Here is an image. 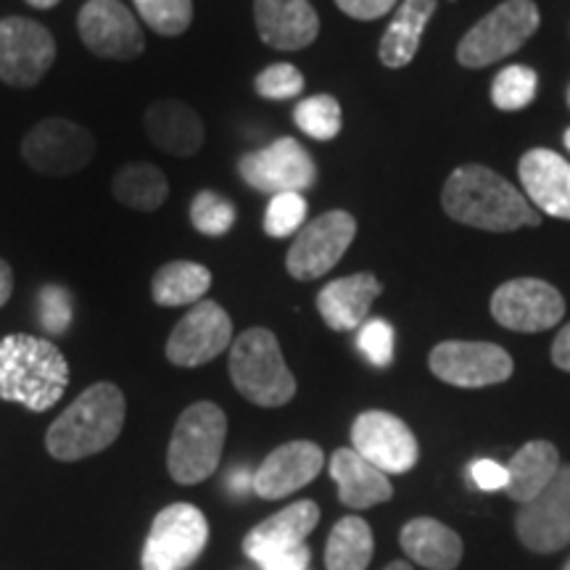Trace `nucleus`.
Here are the masks:
<instances>
[{"label":"nucleus","mask_w":570,"mask_h":570,"mask_svg":"<svg viewBox=\"0 0 570 570\" xmlns=\"http://www.w3.org/2000/svg\"><path fill=\"white\" fill-rule=\"evenodd\" d=\"M441 204L454 223L489 233L539 227L541 214L515 185L483 164L458 167L441 190Z\"/></svg>","instance_id":"obj_1"},{"label":"nucleus","mask_w":570,"mask_h":570,"mask_svg":"<svg viewBox=\"0 0 570 570\" xmlns=\"http://www.w3.org/2000/svg\"><path fill=\"white\" fill-rule=\"evenodd\" d=\"M69 386V365L51 341L13 333L0 341V399L46 412Z\"/></svg>","instance_id":"obj_2"},{"label":"nucleus","mask_w":570,"mask_h":570,"mask_svg":"<svg viewBox=\"0 0 570 570\" xmlns=\"http://www.w3.org/2000/svg\"><path fill=\"white\" fill-rule=\"evenodd\" d=\"M127 402L114 383H96L82 391L46 433L53 460L77 462L109 449L125 428Z\"/></svg>","instance_id":"obj_3"},{"label":"nucleus","mask_w":570,"mask_h":570,"mask_svg":"<svg viewBox=\"0 0 570 570\" xmlns=\"http://www.w3.org/2000/svg\"><path fill=\"white\" fill-rule=\"evenodd\" d=\"M227 370L233 386L256 407H283L296 396V377L267 327H252L233 341Z\"/></svg>","instance_id":"obj_4"},{"label":"nucleus","mask_w":570,"mask_h":570,"mask_svg":"<svg viewBox=\"0 0 570 570\" xmlns=\"http://www.w3.org/2000/svg\"><path fill=\"white\" fill-rule=\"evenodd\" d=\"M227 417L214 402H196L177 420L169 441V475L183 487H196L209 479L223 458Z\"/></svg>","instance_id":"obj_5"},{"label":"nucleus","mask_w":570,"mask_h":570,"mask_svg":"<svg viewBox=\"0 0 570 570\" xmlns=\"http://www.w3.org/2000/svg\"><path fill=\"white\" fill-rule=\"evenodd\" d=\"M539 6L533 0H504L487 13L458 46V61L468 69H483L520 51L539 30Z\"/></svg>","instance_id":"obj_6"},{"label":"nucleus","mask_w":570,"mask_h":570,"mask_svg":"<svg viewBox=\"0 0 570 570\" xmlns=\"http://www.w3.org/2000/svg\"><path fill=\"white\" fill-rule=\"evenodd\" d=\"M209 544V520L196 504L177 502L156 515L146 547L142 570H188Z\"/></svg>","instance_id":"obj_7"},{"label":"nucleus","mask_w":570,"mask_h":570,"mask_svg":"<svg viewBox=\"0 0 570 570\" xmlns=\"http://www.w3.org/2000/svg\"><path fill=\"white\" fill-rule=\"evenodd\" d=\"M21 156L35 173L67 177L88 167L96 156V138L82 125L63 117H48L24 135Z\"/></svg>","instance_id":"obj_8"},{"label":"nucleus","mask_w":570,"mask_h":570,"mask_svg":"<svg viewBox=\"0 0 570 570\" xmlns=\"http://www.w3.org/2000/svg\"><path fill=\"white\" fill-rule=\"evenodd\" d=\"M356 235V219L344 209L320 214L296 233L294 246L285 256L288 275L296 281H317L344 259Z\"/></svg>","instance_id":"obj_9"},{"label":"nucleus","mask_w":570,"mask_h":570,"mask_svg":"<svg viewBox=\"0 0 570 570\" xmlns=\"http://www.w3.org/2000/svg\"><path fill=\"white\" fill-rule=\"evenodd\" d=\"M56 61V40L48 27L24 17L0 19V82L35 88Z\"/></svg>","instance_id":"obj_10"},{"label":"nucleus","mask_w":570,"mask_h":570,"mask_svg":"<svg viewBox=\"0 0 570 570\" xmlns=\"http://www.w3.org/2000/svg\"><path fill=\"white\" fill-rule=\"evenodd\" d=\"M238 173L246 185L269 196L302 194L317 180L315 159L294 138H277L259 151L246 154L238 161Z\"/></svg>","instance_id":"obj_11"},{"label":"nucleus","mask_w":570,"mask_h":570,"mask_svg":"<svg viewBox=\"0 0 570 570\" xmlns=\"http://www.w3.org/2000/svg\"><path fill=\"white\" fill-rule=\"evenodd\" d=\"M431 373L458 389H483L512 375V356L487 341H444L428 356Z\"/></svg>","instance_id":"obj_12"},{"label":"nucleus","mask_w":570,"mask_h":570,"mask_svg":"<svg viewBox=\"0 0 570 570\" xmlns=\"http://www.w3.org/2000/svg\"><path fill=\"white\" fill-rule=\"evenodd\" d=\"M491 315L508 331L541 333L558 325L566 315V298L550 283L537 277H518L494 291Z\"/></svg>","instance_id":"obj_13"},{"label":"nucleus","mask_w":570,"mask_h":570,"mask_svg":"<svg viewBox=\"0 0 570 570\" xmlns=\"http://www.w3.org/2000/svg\"><path fill=\"white\" fill-rule=\"evenodd\" d=\"M233 344V320L212 298H204L185 312L167 338V360L177 367H202L217 360Z\"/></svg>","instance_id":"obj_14"},{"label":"nucleus","mask_w":570,"mask_h":570,"mask_svg":"<svg viewBox=\"0 0 570 570\" xmlns=\"http://www.w3.org/2000/svg\"><path fill=\"white\" fill-rule=\"evenodd\" d=\"M518 537L531 552H558L570 544V465H560L547 489L520 504Z\"/></svg>","instance_id":"obj_15"},{"label":"nucleus","mask_w":570,"mask_h":570,"mask_svg":"<svg viewBox=\"0 0 570 570\" xmlns=\"http://www.w3.org/2000/svg\"><path fill=\"white\" fill-rule=\"evenodd\" d=\"M352 449L386 475H402L415 468L420 446L404 420L391 412H362L352 425Z\"/></svg>","instance_id":"obj_16"},{"label":"nucleus","mask_w":570,"mask_h":570,"mask_svg":"<svg viewBox=\"0 0 570 570\" xmlns=\"http://www.w3.org/2000/svg\"><path fill=\"white\" fill-rule=\"evenodd\" d=\"M77 30L88 51L101 59L132 61L146 48L138 19L119 0H88L77 17Z\"/></svg>","instance_id":"obj_17"},{"label":"nucleus","mask_w":570,"mask_h":570,"mask_svg":"<svg viewBox=\"0 0 570 570\" xmlns=\"http://www.w3.org/2000/svg\"><path fill=\"white\" fill-rule=\"evenodd\" d=\"M325 465L323 449L312 441H288L269 452L254 470V491L262 499H283L317 479Z\"/></svg>","instance_id":"obj_18"},{"label":"nucleus","mask_w":570,"mask_h":570,"mask_svg":"<svg viewBox=\"0 0 570 570\" xmlns=\"http://www.w3.org/2000/svg\"><path fill=\"white\" fill-rule=\"evenodd\" d=\"M259 38L275 51H302L320 35V17L309 0H254Z\"/></svg>","instance_id":"obj_19"},{"label":"nucleus","mask_w":570,"mask_h":570,"mask_svg":"<svg viewBox=\"0 0 570 570\" xmlns=\"http://www.w3.org/2000/svg\"><path fill=\"white\" fill-rule=\"evenodd\" d=\"M518 175L533 209L570 223V161L550 148H531L520 159Z\"/></svg>","instance_id":"obj_20"},{"label":"nucleus","mask_w":570,"mask_h":570,"mask_svg":"<svg viewBox=\"0 0 570 570\" xmlns=\"http://www.w3.org/2000/svg\"><path fill=\"white\" fill-rule=\"evenodd\" d=\"M320 523V508L309 499L288 504V508L275 512L273 518L262 520L256 529L246 533L244 552L248 560L262 562L273 554L294 552L304 547L306 537L317 529Z\"/></svg>","instance_id":"obj_21"},{"label":"nucleus","mask_w":570,"mask_h":570,"mask_svg":"<svg viewBox=\"0 0 570 570\" xmlns=\"http://www.w3.org/2000/svg\"><path fill=\"white\" fill-rule=\"evenodd\" d=\"M142 127L159 151L188 159L202 151L206 130L202 117L188 104L175 98H159L142 114Z\"/></svg>","instance_id":"obj_22"},{"label":"nucleus","mask_w":570,"mask_h":570,"mask_svg":"<svg viewBox=\"0 0 570 570\" xmlns=\"http://www.w3.org/2000/svg\"><path fill=\"white\" fill-rule=\"evenodd\" d=\"M383 285L373 273H356L327 283L317 294V309L331 331H356L370 315V306L381 296Z\"/></svg>","instance_id":"obj_23"},{"label":"nucleus","mask_w":570,"mask_h":570,"mask_svg":"<svg viewBox=\"0 0 570 570\" xmlns=\"http://www.w3.org/2000/svg\"><path fill=\"white\" fill-rule=\"evenodd\" d=\"M331 479L338 487L341 504L352 510H367L375 504L389 502L394 497L389 475L375 465H370L365 458L354 449H338L331 458Z\"/></svg>","instance_id":"obj_24"},{"label":"nucleus","mask_w":570,"mask_h":570,"mask_svg":"<svg viewBox=\"0 0 570 570\" xmlns=\"http://www.w3.org/2000/svg\"><path fill=\"white\" fill-rule=\"evenodd\" d=\"M402 550L428 570H454L462 560V539L433 518H415L399 533Z\"/></svg>","instance_id":"obj_25"},{"label":"nucleus","mask_w":570,"mask_h":570,"mask_svg":"<svg viewBox=\"0 0 570 570\" xmlns=\"http://www.w3.org/2000/svg\"><path fill=\"white\" fill-rule=\"evenodd\" d=\"M436 6L439 0H402L394 19H391V24L386 27L381 48H377L383 67L402 69L412 63V59L417 56L428 21L436 13Z\"/></svg>","instance_id":"obj_26"},{"label":"nucleus","mask_w":570,"mask_h":570,"mask_svg":"<svg viewBox=\"0 0 570 570\" xmlns=\"http://www.w3.org/2000/svg\"><path fill=\"white\" fill-rule=\"evenodd\" d=\"M560 470V454L550 441H529L508 465V497L525 504L547 489Z\"/></svg>","instance_id":"obj_27"},{"label":"nucleus","mask_w":570,"mask_h":570,"mask_svg":"<svg viewBox=\"0 0 570 570\" xmlns=\"http://www.w3.org/2000/svg\"><path fill=\"white\" fill-rule=\"evenodd\" d=\"M114 198L127 209L135 212H156L167 202L169 183L156 164L130 161L114 175L111 183Z\"/></svg>","instance_id":"obj_28"},{"label":"nucleus","mask_w":570,"mask_h":570,"mask_svg":"<svg viewBox=\"0 0 570 570\" xmlns=\"http://www.w3.org/2000/svg\"><path fill=\"white\" fill-rule=\"evenodd\" d=\"M209 288V267L198 265V262H169L156 269L151 281V296L159 306H194L204 302Z\"/></svg>","instance_id":"obj_29"},{"label":"nucleus","mask_w":570,"mask_h":570,"mask_svg":"<svg viewBox=\"0 0 570 570\" xmlns=\"http://www.w3.org/2000/svg\"><path fill=\"white\" fill-rule=\"evenodd\" d=\"M373 560V531L362 518L348 515L333 525L325 547L327 570H367Z\"/></svg>","instance_id":"obj_30"},{"label":"nucleus","mask_w":570,"mask_h":570,"mask_svg":"<svg viewBox=\"0 0 570 570\" xmlns=\"http://www.w3.org/2000/svg\"><path fill=\"white\" fill-rule=\"evenodd\" d=\"M344 114H341V104L333 96H312L304 98L294 109V122L298 130L315 140H333L344 127Z\"/></svg>","instance_id":"obj_31"},{"label":"nucleus","mask_w":570,"mask_h":570,"mask_svg":"<svg viewBox=\"0 0 570 570\" xmlns=\"http://www.w3.org/2000/svg\"><path fill=\"white\" fill-rule=\"evenodd\" d=\"M537 71L515 63V67L502 69L494 77L491 101H494L499 111H520L531 106L533 98H537Z\"/></svg>","instance_id":"obj_32"},{"label":"nucleus","mask_w":570,"mask_h":570,"mask_svg":"<svg viewBox=\"0 0 570 570\" xmlns=\"http://www.w3.org/2000/svg\"><path fill=\"white\" fill-rule=\"evenodd\" d=\"M135 9L161 38H177L194 21V0H135Z\"/></svg>","instance_id":"obj_33"},{"label":"nucleus","mask_w":570,"mask_h":570,"mask_svg":"<svg viewBox=\"0 0 570 570\" xmlns=\"http://www.w3.org/2000/svg\"><path fill=\"white\" fill-rule=\"evenodd\" d=\"M190 223L202 235L219 238L227 235L235 225V206L230 198L214 194V190H202L190 202Z\"/></svg>","instance_id":"obj_34"},{"label":"nucleus","mask_w":570,"mask_h":570,"mask_svg":"<svg viewBox=\"0 0 570 570\" xmlns=\"http://www.w3.org/2000/svg\"><path fill=\"white\" fill-rule=\"evenodd\" d=\"M306 219V198L302 194H277L265 212V233L269 238H288L298 233Z\"/></svg>","instance_id":"obj_35"},{"label":"nucleus","mask_w":570,"mask_h":570,"mask_svg":"<svg viewBox=\"0 0 570 570\" xmlns=\"http://www.w3.org/2000/svg\"><path fill=\"white\" fill-rule=\"evenodd\" d=\"M254 90L267 101H285V98L302 96L304 75L294 63H273L265 71H259L254 80Z\"/></svg>","instance_id":"obj_36"},{"label":"nucleus","mask_w":570,"mask_h":570,"mask_svg":"<svg viewBox=\"0 0 570 570\" xmlns=\"http://www.w3.org/2000/svg\"><path fill=\"white\" fill-rule=\"evenodd\" d=\"M356 346L367 356L370 365L389 367L391 360H394V327L386 320H365L360 325Z\"/></svg>","instance_id":"obj_37"},{"label":"nucleus","mask_w":570,"mask_h":570,"mask_svg":"<svg viewBox=\"0 0 570 570\" xmlns=\"http://www.w3.org/2000/svg\"><path fill=\"white\" fill-rule=\"evenodd\" d=\"M71 296L61 285H46L38 296V320L51 336H61L71 325Z\"/></svg>","instance_id":"obj_38"},{"label":"nucleus","mask_w":570,"mask_h":570,"mask_svg":"<svg viewBox=\"0 0 570 570\" xmlns=\"http://www.w3.org/2000/svg\"><path fill=\"white\" fill-rule=\"evenodd\" d=\"M470 479L481 491L508 489V468L499 465L494 460H475L470 465Z\"/></svg>","instance_id":"obj_39"},{"label":"nucleus","mask_w":570,"mask_h":570,"mask_svg":"<svg viewBox=\"0 0 570 570\" xmlns=\"http://www.w3.org/2000/svg\"><path fill=\"white\" fill-rule=\"evenodd\" d=\"M399 0H336V6L346 17L360 19V21H373L386 17L394 9Z\"/></svg>","instance_id":"obj_40"},{"label":"nucleus","mask_w":570,"mask_h":570,"mask_svg":"<svg viewBox=\"0 0 570 570\" xmlns=\"http://www.w3.org/2000/svg\"><path fill=\"white\" fill-rule=\"evenodd\" d=\"M552 362L560 370H566V373H570V323L562 327V331L558 333V338H554V344H552Z\"/></svg>","instance_id":"obj_41"},{"label":"nucleus","mask_w":570,"mask_h":570,"mask_svg":"<svg viewBox=\"0 0 570 570\" xmlns=\"http://www.w3.org/2000/svg\"><path fill=\"white\" fill-rule=\"evenodd\" d=\"M227 487H230L235 494H246V491H254V473L246 468H238L233 470L230 475H227Z\"/></svg>","instance_id":"obj_42"},{"label":"nucleus","mask_w":570,"mask_h":570,"mask_svg":"<svg viewBox=\"0 0 570 570\" xmlns=\"http://www.w3.org/2000/svg\"><path fill=\"white\" fill-rule=\"evenodd\" d=\"M13 294V269L9 267V262L0 259V306H6Z\"/></svg>","instance_id":"obj_43"},{"label":"nucleus","mask_w":570,"mask_h":570,"mask_svg":"<svg viewBox=\"0 0 570 570\" xmlns=\"http://www.w3.org/2000/svg\"><path fill=\"white\" fill-rule=\"evenodd\" d=\"M27 3H30L32 9H42V11H46V9H53V6H59L61 0H27Z\"/></svg>","instance_id":"obj_44"},{"label":"nucleus","mask_w":570,"mask_h":570,"mask_svg":"<svg viewBox=\"0 0 570 570\" xmlns=\"http://www.w3.org/2000/svg\"><path fill=\"white\" fill-rule=\"evenodd\" d=\"M383 570H412V566H410V562H402V560H396V562H389V566L383 568Z\"/></svg>","instance_id":"obj_45"},{"label":"nucleus","mask_w":570,"mask_h":570,"mask_svg":"<svg viewBox=\"0 0 570 570\" xmlns=\"http://www.w3.org/2000/svg\"><path fill=\"white\" fill-rule=\"evenodd\" d=\"M566 148H568V151H570V127H568V130H566Z\"/></svg>","instance_id":"obj_46"},{"label":"nucleus","mask_w":570,"mask_h":570,"mask_svg":"<svg viewBox=\"0 0 570 570\" xmlns=\"http://www.w3.org/2000/svg\"><path fill=\"white\" fill-rule=\"evenodd\" d=\"M566 570H570V560H568V566H566Z\"/></svg>","instance_id":"obj_47"}]
</instances>
